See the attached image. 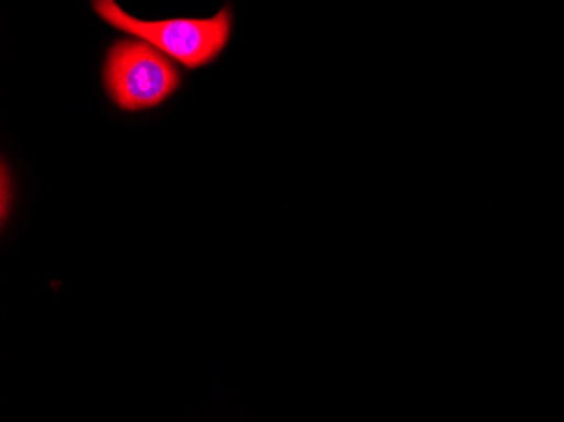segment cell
I'll use <instances>...</instances> for the list:
<instances>
[{
  "instance_id": "1",
  "label": "cell",
  "mask_w": 564,
  "mask_h": 422,
  "mask_svg": "<svg viewBox=\"0 0 564 422\" xmlns=\"http://www.w3.org/2000/svg\"><path fill=\"white\" fill-rule=\"evenodd\" d=\"M94 11L101 21L122 33L139 37L163 55L176 59L189 69L215 62L232 34V11L221 9L208 19H167L141 21L123 12L113 0H97Z\"/></svg>"
},
{
  "instance_id": "2",
  "label": "cell",
  "mask_w": 564,
  "mask_h": 422,
  "mask_svg": "<svg viewBox=\"0 0 564 422\" xmlns=\"http://www.w3.org/2000/svg\"><path fill=\"white\" fill-rule=\"evenodd\" d=\"M182 76L166 56L144 41H116L107 53L104 85L119 109H154L180 88Z\"/></svg>"
}]
</instances>
